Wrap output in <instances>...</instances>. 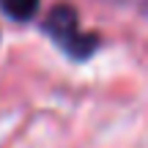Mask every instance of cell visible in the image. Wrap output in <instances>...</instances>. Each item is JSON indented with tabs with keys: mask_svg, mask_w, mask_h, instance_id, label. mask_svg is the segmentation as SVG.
I'll use <instances>...</instances> for the list:
<instances>
[{
	"mask_svg": "<svg viewBox=\"0 0 148 148\" xmlns=\"http://www.w3.org/2000/svg\"><path fill=\"white\" fill-rule=\"evenodd\" d=\"M44 30L52 36V41L58 44L63 52H69L71 58H88L96 49L99 38L93 33H79V22H77V11L71 5H58L49 11Z\"/></svg>",
	"mask_w": 148,
	"mask_h": 148,
	"instance_id": "obj_1",
	"label": "cell"
},
{
	"mask_svg": "<svg viewBox=\"0 0 148 148\" xmlns=\"http://www.w3.org/2000/svg\"><path fill=\"white\" fill-rule=\"evenodd\" d=\"M0 8L16 22L33 19V14L38 11V0H0Z\"/></svg>",
	"mask_w": 148,
	"mask_h": 148,
	"instance_id": "obj_2",
	"label": "cell"
}]
</instances>
